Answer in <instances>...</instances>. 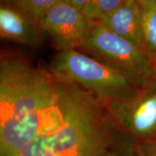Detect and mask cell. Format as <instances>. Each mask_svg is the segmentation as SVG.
<instances>
[{
	"label": "cell",
	"instance_id": "cell-1",
	"mask_svg": "<svg viewBox=\"0 0 156 156\" xmlns=\"http://www.w3.org/2000/svg\"><path fill=\"white\" fill-rule=\"evenodd\" d=\"M110 118L101 101L58 77L57 96L20 156H102Z\"/></svg>",
	"mask_w": 156,
	"mask_h": 156
},
{
	"label": "cell",
	"instance_id": "cell-2",
	"mask_svg": "<svg viewBox=\"0 0 156 156\" xmlns=\"http://www.w3.org/2000/svg\"><path fill=\"white\" fill-rule=\"evenodd\" d=\"M57 95V77L15 54L0 60V156H20Z\"/></svg>",
	"mask_w": 156,
	"mask_h": 156
},
{
	"label": "cell",
	"instance_id": "cell-3",
	"mask_svg": "<svg viewBox=\"0 0 156 156\" xmlns=\"http://www.w3.org/2000/svg\"><path fill=\"white\" fill-rule=\"evenodd\" d=\"M48 69L103 103L126 98L145 86L118 68L80 50L58 51Z\"/></svg>",
	"mask_w": 156,
	"mask_h": 156
},
{
	"label": "cell",
	"instance_id": "cell-4",
	"mask_svg": "<svg viewBox=\"0 0 156 156\" xmlns=\"http://www.w3.org/2000/svg\"><path fill=\"white\" fill-rule=\"evenodd\" d=\"M80 51L118 68L143 85L156 75V58L98 22L90 21Z\"/></svg>",
	"mask_w": 156,
	"mask_h": 156
},
{
	"label": "cell",
	"instance_id": "cell-5",
	"mask_svg": "<svg viewBox=\"0 0 156 156\" xmlns=\"http://www.w3.org/2000/svg\"><path fill=\"white\" fill-rule=\"evenodd\" d=\"M39 23L58 51L80 49L90 25L83 11L67 0L57 2Z\"/></svg>",
	"mask_w": 156,
	"mask_h": 156
},
{
	"label": "cell",
	"instance_id": "cell-6",
	"mask_svg": "<svg viewBox=\"0 0 156 156\" xmlns=\"http://www.w3.org/2000/svg\"><path fill=\"white\" fill-rule=\"evenodd\" d=\"M105 103L112 119L138 135L151 134L156 130V75L134 95Z\"/></svg>",
	"mask_w": 156,
	"mask_h": 156
},
{
	"label": "cell",
	"instance_id": "cell-7",
	"mask_svg": "<svg viewBox=\"0 0 156 156\" xmlns=\"http://www.w3.org/2000/svg\"><path fill=\"white\" fill-rule=\"evenodd\" d=\"M0 35L4 39L30 48L44 44L46 33L40 23L8 6L0 7Z\"/></svg>",
	"mask_w": 156,
	"mask_h": 156
},
{
	"label": "cell",
	"instance_id": "cell-8",
	"mask_svg": "<svg viewBox=\"0 0 156 156\" xmlns=\"http://www.w3.org/2000/svg\"><path fill=\"white\" fill-rule=\"evenodd\" d=\"M98 23L117 36L145 49L137 0H125L116 10Z\"/></svg>",
	"mask_w": 156,
	"mask_h": 156
},
{
	"label": "cell",
	"instance_id": "cell-9",
	"mask_svg": "<svg viewBox=\"0 0 156 156\" xmlns=\"http://www.w3.org/2000/svg\"><path fill=\"white\" fill-rule=\"evenodd\" d=\"M141 16L144 48L156 58V4L153 0H137Z\"/></svg>",
	"mask_w": 156,
	"mask_h": 156
},
{
	"label": "cell",
	"instance_id": "cell-10",
	"mask_svg": "<svg viewBox=\"0 0 156 156\" xmlns=\"http://www.w3.org/2000/svg\"><path fill=\"white\" fill-rule=\"evenodd\" d=\"M58 1L59 0H1V4L17 9L39 23L48 9Z\"/></svg>",
	"mask_w": 156,
	"mask_h": 156
},
{
	"label": "cell",
	"instance_id": "cell-11",
	"mask_svg": "<svg viewBox=\"0 0 156 156\" xmlns=\"http://www.w3.org/2000/svg\"><path fill=\"white\" fill-rule=\"evenodd\" d=\"M125 0H87L83 7V12L91 22H98L113 12Z\"/></svg>",
	"mask_w": 156,
	"mask_h": 156
},
{
	"label": "cell",
	"instance_id": "cell-12",
	"mask_svg": "<svg viewBox=\"0 0 156 156\" xmlns=\"http://www.w3.org/2000/svg\"><path fill=\"white\" fill-rule=\"evenodd\" d=\"M67 1L69 2L71 4H73L74 6H75L78 9L82 10L87 0H67Z\"/></svg>",
	"mask_w": 156,
	"mask_h": 156
},
{
	"label": "cell",
	"instance_id": "cell-13",
	"mask_svg": "<svg viewBox=\"0 0 156 156\" xmlns=\"http://www.w3.org/2000/svg\"><path fill=\"white\" fill-rule=\"evenodd\" d=\"M153 2H155V3L156 4V0H153Z\"/></svg>",
	"mask_w": 156,
	"mask_h": 156
},
{
	"label": "cell",
	"instance_id": "cell-14",
	"mask_svg": "<svg viewBox=\"0 0 156 156\" xmlns=\"http://www.w3.org/2000/svg\"><path fill=\"white\" fill-rule=\"evenodd\" d=\"M109 156H116V155H109Z\"/></svg>",
	"mask_w": 156,
	"mask_h": 156
}]
</instances>
